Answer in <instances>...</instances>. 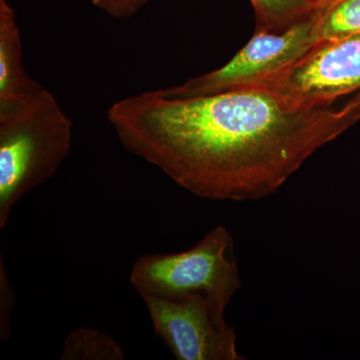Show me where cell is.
Here are the masks:
<instances>
[{"label": "cell", "instance_id": "5bb4252c", "mask_svg": "<svg viewBox=\"0 0 360 360\" xmlns=\"http://www.w3.org/2000/svg\"><path fill=\"white\" fill-rule=\"evenodd\" d=\"M103 1V0H92V4H96V6H99Z\"/></svg>", "mask_w": 360, "mask_h": 360}, {"label": "cell", "instance_id": "52a82bcc", "mask_svg": "<svg viewBox=\"0 0 360 360\" xmlns=\"http://www.w3.org/2000/svg\"><path fill=\"white\" fill-rule=\"evenodd\" d=\"M42 87L26 72L15 14L6 0H0V110L25 103Z\"/></svg>", "mask_w": 360, "mask_h": 360}, {"label": "cell", "instance_id": "8fae6325", "mask_svg": "<svg viewBox=\"0 0 360 360\" xmlns=\"http://www.w3.org/2000/svg\"><path fill=\"white\" fill-rule=\"evenodd\" d=\"M15 305V293L8 278L6 262L0 255V340H6L13 335L11 316Z\"/></svg>", "mask_w": 360, "mask_h": 360}, {"label": "cell", "instance_id": "7a4b0ae2", "mask_svg": "<svg viewBox=\"0 0 360 360\" xmlns=\"http://www.w3.org/2000/svg\"><path fill=\"white\" fill-rule=\"evenodd\" d=\"M72 120L49 90L0 110V229L26 193L56 174L72 142Z\"/></svg>", "mask_w": 360, "mask_h": 360}, {"label": "cell", "instance_id": "ba28073f", "mask_svg": "<svg viewBox=\"0 0 360 360\" xmlns=\"http://www.w3.org/2000/svg\"><path fill=\"white\" fill-rule=\"evenodd\" d=\"M61 360H124L117 341L98 329L82 328L65 338Z\"/></svg>", "mask_w": 360, "mask_h": 360}, {"label": "cell", "instance_id": "8992f818", "mask_svg": "<svg viewBox=\"0 0 360 360\" xmlns=\"http://www.w3.org/2000/svg\"><path fill=\"white\" fill-rule=\"evenodd\" d=\"M257 85L302 105L329 108L360 89V34L319 42L290 68Z\"/></svg>", "mask_w": 360, "mask_h": 360}, {"label": "cell", "instance_id": "277c9868", "mask_svg": "<svg viewBox=\"0 0 360 360\" xmlns=\"http://www.w3.org/2000/svg\"><path fill=\"white\" fill-rule=\"evenodd\" d=\"M319 11L284 32H255L248 44L222 68L161 91L174 97L202 96L260 84L290 68L317 44Z\"/></svg>", "mask_w": 360, "mask_h": 360}, {"label": "cell", "instance_id": "4fadbf2b", "mask_svg": "<svg viewBox=\"0 0 360 360\" xmlns=\"http://www.w3.org/2000/svg\"><path fill=\"white\" fill-rule=\"evenodd\" d=\"M335 1H336V0H314L319 8H324V7L330 6V4H333Z\"/></svg>", "mask_w": 360, "mask_h": 360}, {"label": "cell", "instance_id": "9c48e42d", "mask_svg": "<svg viewBox=\"0 0 360 360\" xmlns=\"http://www.w3.org/2000/svg\"><path fill=\"white\" fill-rule=\"evenodd\" d=\"M257 14L255 32H281L317 11L314 0H250Z\"/></svg>", "mask_w": 360, "mask_h": 360}, {"label": "cell", "instance_id": "3957f363", "mask_svg": "<svg viewBox=\"0 0 360 360\" xmlns=\"http://www.w3.org/2000/svg\"><path fill=\"white\" fill-rule=\"evenodd\" d=\"M130 283L141 298L180 300L200 293L226 309L240 288L231 232L219 225L191 250L142 255L132 265Z\"/></svg>", "mask_w": 360, "mask_h": 360}, {"label": "cell", "instance_id": "30bf717a", "mask_svg": "<svg viewBox=\"0 0 360 360\" xmlns=\"http://www.w3.org/2000/svg\"><path fill=\"white\" fill-rule=\"evenodd\" d=\"M315 32L317 44L360 34V0H336L319 8Z\"/></svg>", "mask_w": 360, "mask_h": 360}, {"label": "cell", "instance_id": "5b68a950", "mask_svg": "<svg viewBox=\"0 0 360 360\" xmlns=\"http://www.w3.org/2000/svg\"><path fill=\"white\" fill-rule=\"evenodd\" d=\"M155 335L179 360H241L224 307L205 295L180 300L142 297Z\"/></svg>", "mask_w": 360, "mask_h": 360}, {"label": "cell", "instance_id": "7c38bea8", "mask_svg": "<svg viewBox=\"0 0 360 360\" xmlns=\"http://www.w3.org/2000/svg\"><path fill=\"white\" fill-rule=\"evenodd\" d=\"M148 0H103L101 9L116 18H125L132 15Z\"/></svg>", "mask_w": 360, "mask_h": 360}, {"label": "cell", "instance_id": "6da1fadb", "mask_svg": "<svg viewBox=\"0 0 360 360\" xmlns=\"http://www.w3.org/2000/svg\"><path fill=\"white\" fill-rule=\"evenodd\" d=\"M108 120L123 148L194 195L255 200L359 122L360 94L333 108L259 85L191 97L150 90L112 104Z\"/></svg>", "mask_w": 360, "mask_h": 360}]
</instances>
